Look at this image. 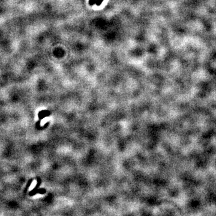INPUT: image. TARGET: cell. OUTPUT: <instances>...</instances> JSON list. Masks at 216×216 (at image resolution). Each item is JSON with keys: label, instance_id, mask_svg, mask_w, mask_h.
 Returning <instances> with one entry per match:
<instances>
[{"label": "cell", "instance_id": "cell-1", "mask_svg": "<svg viewBox=\"0 0 216 216\" xmlns=\"http://www.w3.org/2000/svg\"><path fill=\"white\" fill-rule=\"evenodd\" d=\"M96 1V2H98V3H100V2H101V0H94Z\"/></svg>", "mask_w": 216, "mask_h": 216}]
</instances>
